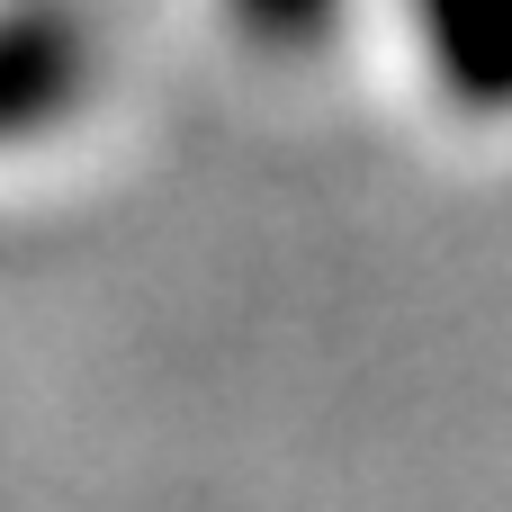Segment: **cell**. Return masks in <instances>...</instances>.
Returning a JSON list of instances; mask_svg holds the SVG:
<instances>
[{
  "instance_id": "1",
  "label": "cell",
  "mask_w": 512,
  "mask_h": 512,
  "mask_svg": "<svg viewBox=\"0 0 512 512\" xmlns=\"http://www.w3.org/2000/svg\"><path fill=\"white\" fill-rule=\"evenodd\" d=\"M441 45L477 99H512V0H441Z\"/></svg>"
}]
</instances>
